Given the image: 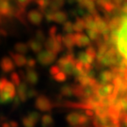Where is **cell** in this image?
Here are the masks:
<instances>
[{
  "label": "cell",
  "mask_w": 127,
  "mask_h": 127,
  "mask_svg": "<svg viewBox=\"0 0 127 127\" xmlns=\"http://www.w3.org/2000/svg\"><path fill=\"white\" fill-rule=\"evenodd\" d=\"M15 86L12 82L2 78L0 80V103L6 104L12 101L15 97Z\"/></svg>",
  "instance_id": "1"
},
{
  "label": "cell",
  "mask_w": 127,
  "mask_h": 127,
  "mask_svg": "<svg viewBox=\"0 0 127 127\" xmlns=\"http://www.w3.org/2000/svg\"><path fill=\"white\" fill-rule=\"evenodd\" d=\"M88 121H89V117L87 115L78 113V112H73L67 116V122L72 126L83 125V124L88 123Z\"/></svg>",
  "instance_id": "2"
},
{
  "label": "cell",
  "mask_w": 127,
  "mask_h": 127,
  "mask_svg": "<svg viewBox=\"0 0 127 127\" xmlns=\"http://www.w3.org/2000/svg\"><path fill=\"white\" fill-rule=\"evenodd\" d=\"M56 58H57V54H55L54 52L49 50H44V51H41L38 54L37 60L41 65H49V64L54 62Z\"/></svg>",
  "instance_id": "3"
},
{
  "label": "cell",
  "mask_w": 127,
  "mask_h": 127,
  "mask_svg": "<svg viewBox=\"0 0 127 127\" xmlns=\"http://www.w3.org/2000/svg\"><path fill=\"white\" fill-rule=\"evenodd\" d=\"M36 107L41 111H49L52 108V103L46 96H38L35 102Z\"/></svg>",
  "instance_id": "4"
},
{
  "label": "cell",
  "mask_w": 127,
  "mask_h": 127,
  "mask_svg": "<svg viewBox=\"0 0 127 127\" xmlns=\"http://www.w3.org/2000/svg\"><path fill=\"white\" fill-rule=\"evenodd\" d=\"M46 50H49L54 52L55 54H58L60 51L62 50V47H63V43L62 42H59L55 38H49L44 43Z\"/></svg>",
  "instance_id": "5"
},
{
  "label": "cell",
  "mask_w": 127,
  "mask_h": 127,
  "mask_svg": "<svg viewBox=\"0 0 127 127\" xmlns=\"http://www.w3.org/2000/svg\"><path fill=\"white\" fill-rule=\"evenodd\" d=\"M27 20L35 26H39L41 23L43 16H42V12L36 10V9H31L30 11H28V13L27 14Z\"/></svg>",
  "instance_id": "6"
},
{
  "label": "cell",
  "mask_w": 127,
  "mask_h": 127,
  "mask_svg": "<svg viewBox=\"0 0 127 127\" xmlns=\"http://www.w3.org/2000/svg\"><path fill=\"white\" fill-rule=\"evenodd\" d=\"M73 39H74V44L78 47H84V46L90 45L91 43V39L82 33L77 32L75 34H73Z\"/></svg>",
  "instance_id": "7"
},
{
  "label": "cell",
  "mask_w": 127,
  "mask_h": 127,
  "mask_svg": "<svg viewBox=\"0 0 127 127\" xmlns=\"http://www.w3.org/2000/svg\"><path fill=\"white\" fill-rule=\"evenodd\" d=\"M40 118V115L37 112H30L27 116L23 119V124L25 127H34L36 125L38 120Z\"/></svg>",
  "instance_id": "8"
},
{
  "label": "cell",
  "mask_w": 127,
  "mask_h": 127,
  "mask_svg": "<svg viewBox=\"0 0 127 127\" xmlns=\"http://www.w3.org/2000/svg\"><path fill=\"white\" fill-rule=\"evenodd\" d=\"M116 73H114L111 70H105L104 72H102L100 74V84H108L110 82H113L114 78L116 77Z\"/></svg>",
  "instance_id": "9"
},
{
  "label": "cell",
  "mask_w": 127,
  "mask_h": 127,
  "mask_svg": "<svg viewBox=\"0 0 127 127\" xmlns=\"http://www.w3.org/2000/svg\"><path fill=\"white\" fill-rule=\"evenodd\" d=\"M26 78H27L28 83H30L32 85H35L39 80V75H38L36 71L34 70V68H27Z\"/></svg>",
  "instance_id": "10"
},
{
  "label": "cell",
  "mask_w": 127,
  "mask_h": 127,
  "mask_svg": "<svg viewBox=\"0 0 127 127\" xmlns=\"http://www.w3.org/2000/svg\"><path fill=\"white\" fill-rule=\"evenodd\" d=\"M27 91H28V86L26 83L21 82V84L18 86V99L22 102H25L27 98Z\"/></svg>",
  "instance_id": "11"
},
{
  "label": "cell",
  "mask_w": 127,
  "mask_h": 127,
  "mask_svg": "<svg viewBox=\"0 0 127 127\" xmlns=\"http://www.w3.org/2000/svg\"><path fill=\"white\" fill-rule=\"evenodd\" d=\"M1 67L5 73H9L15 68V63L9 58H4L1 62Z\"/></svg>",
  "instance_id": "12"
},
{
  "label": "cell",
  "mask_w": 127,
  "mask_h": 127,
  "mask_svg": "<svg viewBox=\"0 0 127 127\" xmlns=\"http://www.w3.org/2000/svg\"><path fill=\"white\" fill-rule=\"evenodd\" d=\"M11 58L13 59V62L15 65H17L18 67H23L27 64V59H26V57L22 54L19 53H11Z\"/></svg>",
  "instance_id": "13"
},
{
  "label": "cell",
  "mask_w": 127,
  "mask_h": 127,
  "mask_svg": "<svg viewBox=\"0 0 127 127\" xmlns=\"http://www.w3.org/2000/svg\"><path fill=\"white\" fill-rule=\"evenodd\" d=\"M62 42H63V45L68 49V50H72L73 49V45L74 44V39H73V33H69V34H66L65 36L63 37V40H62Z\"/></svg>",
  "instance_id": "14"
},
{
  "label": "cell",
  "mask_w": 127,
  "mask_h": 127,
  "mask_svg": "<svg viewBox=\"0 0 127 127\" xmlns=\"http://www.w3.org/2000/svg\"><path fill=\"white\" fill-rule=\"evenodd\" d=\"M28 47L33 52L39 54L41 51V49H42V44H41V42H40V41H37L36 39H35V40H30V41H28Z\"/></svg>",
  "instance_id": "15"
},
{
  "label": "cell",
  "mask_w": 127,
  "mask_h": 127,
  "mask_svg": "<svg viewBox=\"0 0 127 127\" xmlns=\"http://www.w3.org/2000/svg\"><path fill=\"white\" fill-rule=\"evenodd\" d=\"M67 14L65 13L64 11H56L55 12V16H54V22L59 24H64L66 21H67Z\"/></svg>",
  "instance_id": "16"
},
{
  "label": "cell",
  "mask_w": 127,
  "mask_h": 127,
  "mask_svg": "<svg viewBox=\"0 0 127 127\" xmlns=\"http://www.w3.org/2000/svg\"><path fill=\"white\" fill-rule=\"evenodd\" d=\"M77 60L81 61L82 63L92 64V63H93V61H94L95 59H93L91 57H90L89 55L87 54L86 52H80V53H79V55H78V59H77Z\"/></svg>",
  "instance_id": "17"
},
{
  "label": "cell",
  "mask_w": 127,
  "mask_h": 127,
  "mask_svg": "<svg viewBox=\"0 0 127 127\" xmlns=\"http://www.w3.org/2000/svg\"><path fill=\"white\" fill-rule=\"evenodd\" d=\"M85 28H86V27H85V21H84V19L77 18L75 23L73 24V30L78 32V33H81Z\"/></svg>",
  "instance_id": "18"
},
{
  "label": "cell",
  "mask_w": 127,
  "mask_h": 127,
  "mask_svg": "<svg viewBox=\"0 0 127 127\" xmlns=\"http://www.w3.org/2000/svg\"><path fill=\"white\" fill-rule=\"evenodd\" d=\"M41 124L43 127H52L54 124V120L50 115H43L41 117Z\"/></svg>",
  "instance_id": "19"
},
{
  "label": "cell",
  "mask_w": 127,
  "mask_h": 127,
  "mask_svg": "<svg viewBox=\"0 0 127 127\" xmlns=\"http://www.w3.org/2000/svg\"><path fill=\"white\" fill-rule=\"evenodd\" d=\"M15 50L17 53L19 54H22V55H25L26 53H27V51H28V45H27L26 43H23V42H18V43H16V45H15Z\"/></svg>",
  "instance_id": "20"
},
{
  "label": "cell",
  "mask_w": 127,
  "mask_h": 127,
  "mask_svg": "<svg viewBox=\"0 0 127 127\" xmlns=\"http://www.w3.org/2000/svg\"><path fill=\"white\" fill-rule=\"evenodd\" d=\"M64 4V0H51L49 8L55 11H58L59 9Z\"/></svg>",
  "instance_id": "21"
},
{
  "label": "cell",
  "mask_w": 127,
  "mask_h": 127,
  "mask_svg": "<svg viewBox=\"0 0 127 127\" xmlns=\"http://www.w3.org/2000/svg\"><path fill=\"white\" fill-rule=\"evenodd\" d=\"M87 34L91 41H96L100 38V34L95 29H87Z\"/></svg>",
  "instance_id": "22"
},
{
  "label": "cell",
  "mask_w": 127,
  "mask_h": 127,
  "mask_svg": "<svg viewBox=\"0 0 127 127\" xmlns=\"http://www.w3.org/2000/svg\"><path fill=\"white\" fill-rule=\"evenodd\" d=\"M61 93L64 96H72L73 94V88L71 86H64L61 88Z\"/></svg>",
  "instance_id": "23"
},
{
  "label": "cell",
  "mask_w": 127,
  "mask_h": 127,
  "mask_svg": "<svg viewBox=\"0 0 127 127\" xmlns=\"http://www.w3.org/2000/svg\"><path fill=\"white\" fill-rule=\"evenodd\" d=\"M53 78L58 82H64L67 79V74L64 73V72H62V71H60V72L57 73L56 75H54Z\"/></svg>",
  "instance_id": "24"
},
{
  "label": "cell",
  "mask_w": 127,
  "mask_h": 127,
  "mask_svg": "<svg viewBox=\"0 0 127 127\" xmlns=\"http://www.w3.org/2000/svg\"><path fill=\"white\" fill-rule=\"evenodd\" d=\"M63 30H64V32H66L67 34L73 32L74 31V30H73V24L72 23V22H70V21H66V22L64 23Z\"/></svg>",
  "instance_id": "25"
},
{
  "label": "cell",
  "mask_w": 127,
  "mask_h": 127,
  "mask_svg": "<svg viewBox=\"0 0 127 127\" xmlns=\"http://www.w3.org/2000/svg\"><path fill=\"white\" fill-rule=\"evenodd\" d=\"M85 52L93 59H96V58H97V51L95 50V48L93 46H89Z\"/></svg>",
  "instance_id": "26"
},
{
  "label": "cell",
  "mask_w": 127,
  "mask_h": 127,
  "mask_svg": "<svg viewBox=\"0 0 127 127\" xmlns=\"http://www.w3.org/2000/svg\"><path fill=\"white\" fill-rule=\"evenodd\" d=\"M10 77H11V80H12V83H13L14 85L19 86L21 84V78H20V76L18 75L17 73H13Z\"/></svg>",
  "instance_id": "27"
},
{
  "label": "cell",
  "mask_w": 127,
  "mask_h": 127,
  "mask_svg": "<svg viewBox=\"0 0 127 127\" xmlns=\"http://www.w3.org/2000/svg\"><path fill=\"white\" fill-rule=\"evenodd\" d=\"M36 40L39 41L40 42H42V41L45 40L44 34H43V32L41 31V30H38V31L36 32Z\"/></svg>",
  "instance_id": "28"
},
{
  "label": "cell",
  "mask_w": 127,
  "mask_h": 127,
  "mask_svg": "<svg viewBox=\"0 0 127 127\" xmlns=\"http://www.w3.org/2000/svg\"><path fill=\"white\" fill-rule=\"evenodd\" d=\"M18 6H21V7H24L26 8L27 6H28V4H30L32 2V0H16Z\"/></svg>",
  "instance_id": "29"
},
{
  "label": "cell",
  "mask_w": 127,
  "mask_h": 127,
  "mask_svg": "<svg viewBox=\"0 0 127 127\" xmlns=\"http://www.w3.org/2000/svg\"><path fill=\"white\" fill-rule=\"evenodd\" d=\"M61 70H60V68H59L58 65H55V66H52L50 68V73L52 76H54V75H56L58 73H59Z\"/></svg>",
  "instance_id": "30"
},
{
  "label": "cell",
  "mask_w": 127,
  "mask_h": 127,
  "mask_svg": "<svg viewBox=\"0 0 127 127\" xmlns=\"http://www.w3.org/2000/svg\"><path fill=\"white\" fill-rule=\"evenodd\" d=\"M27 68H34L36 66V60L32 58H29L27 61Z\"/></svg>",
  "instance_id": "31"
},
{
  "label": "cell",
  "mask_w": 127,
  "mask_h": 127,
  "mask_svg": "<svg viewBox=\"0 0 127 127\" xmlns=\"http://www.w3.org/2000/svg\"><path fill=\"white\" fill-rule=\"evenodd\" d=\"M57 30H58L57 27H52L49 29V34H50L51 38H55V37L57 36Z\"/></svg>",
  "instance_id": "32"
},
{
  "label": "cell",
  "mask_w": 127,
  "mask_h": 127,
  "mask_svg": "<svg viewBox=\"0 0 127 127\" xmlns=\"http://www.w3.org/2000/svg\"><path fill=\"white\" fill-rule=\"evenodd\" d=\"M123 1L124 0H112V2H113L114 4L116 5V6H119V7H121L123 4Z\"/></svg>",
  "instance_id": "33"
},
{
  "label": "cell",
  "mask_w": 127,
  "mask_h": 127,
  "mask_svg": "<svg viewBox=\"0 0 127 127\" xmlns=\"http://www.w3.org/2000/svg\"><path fill=\"white\" fill-rule=\"evenodd\" d=\"M124 1H127V0H124Z\"/></svg>",
  "instance_id": "34"
}]
</instances>
